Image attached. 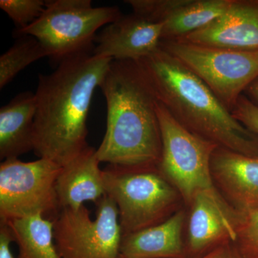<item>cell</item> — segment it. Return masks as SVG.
Here are the masks:
<instances>
[{
    "mask_svg": "<svg viewBox=\"0 0 258 258\" xmlns=\"http://www.w3.org/2000/svg\"><path fill=\"white\" fill-rule=\"evenodd\" d=\"M45 57L46 52L37 39L30 35L19 37L0 57V88L3 89L30 64Z\"/></svg>",
    "mask_w": 258,
    "mask_h": 258,
    "instance_id": "19",
    "label": "cell"
},
{
    "mask_svg": "<svg viewBox=\"0 0 258 258\" xmlns=\"http://www.w3.org/2000/svg\"><path fill=\"white\" fill-rule=\"evenodd\" d=\"M193 258H244L233 242H226L198 257Z\"/></svg>",
    "mask_w": 258,
    "mask_h": 258,
    "instance_id": "23",
    "label": "cell"
},
{
    "mask_svg": "<svg viewBox=\"0 0 258 258\" xmlns=\"http://www.w3.org/2000/svg\"><path fill=\"white\" fill-rule=\"evenodd\" d=\"M116 258H126L124 256L121 255V254H119V255Z\"/></svg>",
    "mask_w": 258,
    "mask_h": 258,
    "instance_id": "26",
    "label": "cell"
},
{
    "mask_svg": "<svg viewBox=\"0 0 258 258\" xmlns=\"http://www.w3.org/2000/svg\"><path fill=\"white\" fill-rule=\"evenodd\" d=\"M99 88L107 104L106 134L96 149L99 161L125 167L157 166L162 150L158 100L138 63L113 60Z\"/></svg>",
    "mask_w": 258,
    "mask_h": 258,
    "instance_id": "2",
    "label": "cell"
},
{
    "mask_svg": "<svg viewBox=\"0 0 258 258\" xmlns=\"http://www.w3.org/2000/svg\"><path fill=\"white\" fill-rule=\"evenodd\" d=\"M159 47L200 78L230 112L258 77V50H231L181 40H161Z\"/></svg>",
    "mask_w": 258,
    "mask_h": 258,
    "instance_id": "7",
    "label": "cell"
},
{
    "mask_svg": "<svg viewBox=\"0 0 258 258\" xmlns=\"http://www.w3.org/2000/svg\"><path fill=\"white\" fill-rule=\"evenodd\" d=\"M93 220L84 205L62 209L53 220V237L60 258H116L123 232L116 205L108 195L96 203Z\"/></svg>",
    "mask_w": 258,
    "mask_h": 258,
    "instance_id": "9",
    "label": "cell"
},
{
    "mask_svg": "<svg viewBox=\"0 0 258 258\" xmlns=\"http://www.w3.org/2000/svg\"><path fill=\"white\" fill-rule=\"evenodd\" d=\"M186 212L180 209L161 223L123 235L120 254L126 258H186Z\"/></svg>",
    "mask_w": 258,
    "mask_h": 258,
    "instance_id": "15",
    "label": "cell"
},
{
    "mask_svg": "<svg viewBox=\"0 0 258 258\" xmlns=\"http://www.w3.org/2000/svg\"><path fill=\"white\" fill-rule=\"evenodd\" d=\"M231 113L244 126L258 137V106L242 95Z\"/></svg>",
    "mask_w": 258,
    "mask_h": 258,
    "instance_id": "22",
    "label": "cell"
},
{
    "mask_svg": "<svg viewBox=\"0 0 258 258\" xmlns=\"http://www.w3.org/2000/svg\"><path fill=\"white\" fill-rule=\"evenodd\" d=\"M62 166L39 158L6 159L0 165L1 222L42 215L53 221L60 212L55 185Z\"/></svg>",
    "mask_w": 258,
    "mask_h": 258,
    "instance_id": "8",
    "label": "cell"
},
{
    "mask_svg": "<svg viewBox=\"0 0 258 258\" xmlns=\"http://www.w3.org/2000/svg\"><path fill=\"white\" fill-rule=\"evenodd\" d=\"M121 15L117 7L94 8L91 0H50L36 21L15 34L35 37L47 57L58 64L71 56L93 51L97 31Z\"/></svg>",
    "mask_w": 258,
    "mask_h": 258,
    "instance_id": "5",
    "label": "cell"
},
{
    "mask_svg": "<svg viewBox=\"0 0 258 258\" xmlns=\"http://www.w3.org/2000/svg\"><path fill=\"white\" fill-rule=\"evenodd\" d=\"M242 213L233 242L244 258H258V209Z\"/></svg>",
    "mask_w": 258,
    "mask_h": 258,
    "instance_id": "21",
    "label": "cell"
},
{
    "mask_svg": "<svg viewBox=\"0 0 258 258\" xmlns=\"http://www.w3.org/2000/svg\"><path fill=\"white\" fill-rule=\"evenodd\" d=\"M6 222L18 247L16 258H60L53 237V221L42 215Z\"/></svg>",
    "mask_w": 258,
    "mask_h": 258,
    "instance_id": "18",
    "label": "cell"
},
{
    "mask_svg": "<svg viewBox=\"0 0 258 258\" xmlns=\"http://www.w3.org/2000/svg\"><path fill=\"white\" fill-rule=\"evenodd\" d=\"M188 208L186 258L198 257L226 242H235L242 212L225 200L205 193L195 195Z\"/></svg>",
    "mask_w": 258,
    "mask_h": 258,
    "instance_id": "10",
    "label": "cell"
},
{
    "mask_svg": "<svg viewBox=\"0 0 258 258\" xmlns=\"http://www.w3.org/2000/svg\"><path fill=\"white\" fill-rule=\"evenodd\" d=\"M14 242L13 232L6 222H0V258H15L10 245Z\"/></svg>",
    "mask_w": 258,
    "mask_h": 258,
    "instance_id": "24",
    "label": "cell"
},
{
    "mask_svg": "<svg viewBox=\"0 0 258 258\" xmlns=\"http://www.w3.org/2000/svg\"><path fill=\"white\" fill-rule=\"evenodd\" d=\"M157 112L162 143L157 169L161 175L187 207L199 193L225 200L214 184L210 169L212 154L218 146L185 128L159 101Z\"/></svg>",
    "mask_w": 258,
    "mask_h": 258,
    "instance_id": "6",
    "label": "cell"
},
{
    "mask_svg": "<svg viewBox=\"0 0 258 258\" xmlns=\"http://www.w3.org/2000/svg\"><path fill=\"white\" fill-rule=\"evenodd\" d=\"M106 195L119 213L123 235L165 221L180 210L181 195L157 166L125 167L108 164L103 169Z\"/></svg>",
    "mask_w": 258,
    "mask_h": 258,
    "instance_id": "4",
    "label": "cell"
},
{
    "mask_svg": "<svg viewBox=\"0 0 258 258\" xmlns=\"http://www.w3.org/2000/svg\"><path fill=\"white\" fill-rule=\"evenodd\" d=\"M46 5L44 0H1L0 8L22 30L40 18Z\"/></svg>",
    "mask_w": 258,
    "mask_h": 258,
    "instance_id": "20",
    "label": "cell"
},
{
    "mask_svg": "<svg viewBox=\"0 0 258 258\" xmlns=\"http://www.w3.org/2000/svg\"><path fill=\"white\" fill-rule=\"evenodd\" d=\"M234 0H165L155 20L163 24L161 40H178L205 28L229 9Z\"/></svg>",
    "mask_w": 258,
    "mask_h": 258,
    "instance_id": "16",
    "label": "cell"
},
{
    "mask_svg": "<svg viewBox=\"0 0 258 258\" xmlns=\"http://www.w3.org/2000/svg\"><path fill=\"white\" fill-rule=\"evenodd\" d=\"M210 169L214 184L232 208L240 212L258 209V157L217 147Z\"/></svg>",
    "mask_w": 258,
    "mask_h": 258,
    "instance_id": "12",
    "label": "cell"
},
{
    "mask_svg": "<svg viewBox=\"0 0 258 258\" xmlns=\"http://www.w3.org/2000/svg\"><path fill=\"white\" fill-rule=\"evenodd\" d=\"M137 62L158 101L185 128L219 147L258 157L257 136L176 57L159 47Z\"/></svg>",
    "mask_w": 258,
    "mask_h": 258,
    "instance_id": "3",
    "label": "cell"
},
{
    "mask_svg": "<svg viewBox=\"0 0 258 258\" xmlns=\"http://www.w3.org/2000/svg\"><path fill=\"white\" fill-rule=\"evenodd\" d=\"M178 40L231 50H258V5L254 0H234L220 18Z\"/></svg>",
    "mask_w": 258,
    "mask_h": 258,
    "instance_id": "13",
    "label": "cell"
},
{
    "mask_svg": "<svg viewBox=\"0 0 258 258\" xmlns=\"http://www.w3.org/2000/svg\"><path fill=\"white\" fill-rule=\"evenodd\" d=\"M35 93H19L0 109V158L18 159L33 151Z\"/></svg>",
    "mask_w": 258,
    "mask_h": 258,
    "instance_id": "17",
    "label": "cell"
},
{
    "mask_svg": "<svg viewBox=\"0 0 258 258\" xmlns=\"http://www.w3.org/2000/svg\"><path fill=\"white\" fill-rule=\"evenodd\" d=\"M113 59L82 52L39 75L33 151L39 158L64 166L88 147L87 119L93 93Z\"/></svg>",
    "mask_w": 258,
    "mask_h": 258,
    "instance_id": "1",
    "label": "cell"
},
{
    "mask_svg": "<svg viewBox=\"0 0 258 258\" xmlns=\"http://www.w3.org/2000/svg\"><path fill=\"white\" fill-rule=\"evenodd\" d=\"M254 3H257V4L258 5V0H254Z\"/></svg>",
    "mask_w": 258,
    "mask_h": 258,
    "instance_id": "27",
    "label": "cell"
},
{
    "mask_svg": "<svg viewBox=\"0 0 258 258\" xmlns=\"http://www.w3.org/2000/svg\"><path fill=\"white\" fill-rule=\"evenodd\" d=\"M243 95L252 103L258 106V77L246 88Z\"/></svg>",
    "mask_w": 258,
    "mask_h": 258,
    "instance_id": "25",
    "label": "cell"
},
{
    "mask_svg": "<svg viewBox=\"0 0 258 258\" xmlns=\"http://www.w3.org/2000/svg\"><path fill=\"white\" fill-rule=\"evenodd\" d=\"M163 24L136 13L122 15L97 35L93 54L115 60L137 62L159 48Z\"/></svg>",
    "mask_w": 258,
    "mask_h": 258,
    "instance_id": "11",
    "label": "cell"
},
{
    "mask_svg": "<svg viewBox=\"0 0 258 258\" xmlns=\"http://www.w3.org/2000/svg\"><path fill=\"white\" fill-rule=\"evenodd\" d=\"M100 163L96 149L88 146L78 157L62 166L55 185L60 210L79 209L86 202L96 204L106 195Z\"/></svg>",
    "mask_w": 258,
    "mask_h": 258,
    "instance_id": "14",
    "label": "cell"
}]
</instances>
